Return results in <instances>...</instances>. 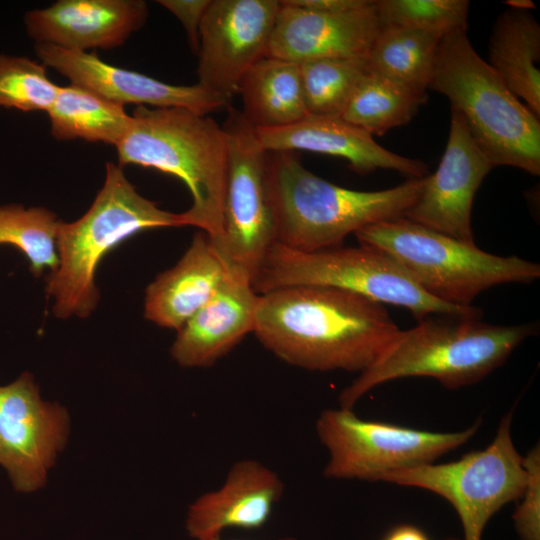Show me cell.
<instances>
[{
    "mask_svg": "<svg viewBox=\"0 0 540 540\" xmlns=\"http://www.w3.org/2000/svg\"><path fill=\"white\" fill-rule=\"evenodd\" d=\"M148 13L142 0H59L26 12L24 25L35 44L74 51L112 49L141 29Z\"/></svg>",
    "mask_w": 540,
    "mask_h": 540,
    "instance_id": "e0dca14e",
    "label": "cell"
},
{
    "mask_svg": "<svg viewBox=\"0 0 540 540\" xmlns=\"http://www.w3.org/2000/svg\"><path fill=\"white\" fill-rule=\"evenodd\" d=\"M59 87L48 78L43 63L0 54V107L48 112Z\"/></svg>",
    "mask_w": 540,
    "mask_h": 540,
    "instance_id": "f546056e",
    "label": "cell"
},
{
    "mask_svg": "<svg viewBox=\"0 0 540 540\" xmlns=\"http://www.w3.org/2000/svg\"><path fill=\"white\" fill-rule=\"evenodd\" d=\"M238 93L241 113L254 128H275L304 118L306 109L299 64L265 56L243 76Z\"/></svg>",
    "mask_w": 540,
    "mask_h": 540,
    "instance_id": "603a6c76",
    "label": "cell"
},
{
    "mask_svg": "<svg viewBox=\"0 0 540 540\" xmlns=\"http://www.w3.org/2000/svg\"><path fill=\"white\" fill-rule=\"evenodd\" d=\"M212 0H159L183 25L194 52L199 47V30Z\"/></svg>",
    "mask_w": 540,
    "mask_h": 540,
    "instance_id": "1f68e13d",
    "label": "cell"
},
{
    "mask_svg": "<svg viewBox=\"0 0 540 540\" xmlns=\"http://www.w3.org/2000/svg\"><path fill=\"white\" fill-rule=\"evenodd\" d=\"M493 168L461 115L451 110L449 136L439 165L434 173L425 176L419 199L404 217L458 240L475 243L471 224L473 201Z\"/></svg>",
    "mask_w": 540,
    "mask_h": 540,
    "instance_id": "5bb4252c",
    "label": "cell"
},
{
    "mask_svg": "<svg viewBox=\"0 0 540 540\" xmlns=\"http://www.w3.org/2000/svg\"><path fill=\"white\" fill-rule=\"evenodd\" d=\"M360 245L396 260L433 297L472 306L484 290L503 283H532L540 266L517 256H498L406 217L366 226L354 234Z\"/></svg>",
    "mask_w": 540,
    "mask_h": 540,
    "instance_id": "52a82bcc",
    "label": "cell"
},
{
    "mask_svg": "<svg viewBox=\"0 0 540 540\" xmlns=\"http://www.w3.org/2000/svg\"><path fill=\"white\" fill-rule=\"evenodd\" d=\"M60 221L44 207L0 206V244L18 248L29 260L34 276L58 265L56 238Z\"/></svg>",
    "mask_w": 540,
    "mask_h": 540,
    "instance_id": "4316f807",
    "label": "cell"
},
{
    "mask_svg": "<svg viewBox=\"0 0 540 540\" xmlns=\"http://www.w3.org/2000/svg\"><path fill=\"white\" fill-rule=\"evenodd\" d=\"M381 27L397 26L443 37L467 30V0H376Z\"/></svg>",
    "mask_w": 540,
    "mask_h": 540,
    "instance_id": "f1b7e54d",
    "label": "cell"
},
{
    "mask_svg": "<svg viewBox=\"0 0 540 540\" xmlns=\"http://www.w3.org/2000/svg\"><path fill=\"white\" fill-rule=\"evenodd\" d=\"M227 270L202 231L193 236L178 263L150 283L145 296V317L179 330L213 296Z\"/></svg>",
    "mask_w": 540,
    "mask_h": 540,
    "instance_id": "44dd1931",
    "label": "cell"
},
{
    "mask_svg": "<svg viewBox=\"0 0 540 540\" xmlns=\"http://www.w3.org/2000/svg\"><path fill=\"white\" fill-rule=\"evenodd\" d=\"M513 410L499 422L492 442L448 463H431L389 472L377 481L416 487L446 499L457 512L464 540H482L502 507L523 495L527 476L511 435Z\"/></svg>",
    "mask_w": 540,
    "mask_h": 540,
    "instance_id": "30bf717a",
    "label": "cell"
},
{
    "mask_svg": "<svg viewBox=\"0 0 540 540\" xmlns=\"http://www.w3.org/2000/svg\"><path fill=\"white\" fill-rule=\"evenodd\" d=\"M255 133L261 146L268 152L303 150L341 157L358 174L389 169L410 178L428 175L426 163L384 148L370 133L340 115L307 114L286 126L255 128Z\"/></svg>",
    "mask_w": 540,
    "mask_h": 540,
    "instance_id": "ac0fdd59",
    "label": "cell"
},
{
    "mask_svg": "<svg viewBox=\"0 0 540 540\" xmlns=\"http://www.w3.org/2000/svg\"><path fill=\"white\" fill-rule=\"evenodd\" d=\"M441 38L405 27H381L365 58L367 68L416 92L427 93Z\"/></svg>",
    "mask_w": 540,
    "mask_h": 540,
    "instance_id": "d4e9b609",
    "label": "cell"
},
{
    "mask_svg": "<svg viewBox=\"0 0 540 540\" xmlns=\"http://www.w3.org/2000/svg\"><path fill=\"white\" fill-rule=\"evenodd\" d=\"M209 540H224V539H222V537L220 536V537L212 538ZM279 540H297V539L295 537L287 536V537H282Z\"/></svg>",
    "mask_w": 540,
    "mask_h": 540,
    "instance_id": "d590c367",
    "label": "cell"
},
{
    "mask_svg": "<svg viewBox=\"0 0 540 540\" xmlns=\"http://www.w3.org/2000/svg\"><path fill=\"white\" fill-rule=\"evenodd\" d=\"M526 488L512 516L520 540H540V448L537 444L525 456Z\"/></svg>",
    "mask_w": 540,
    "mask_h": 540,
    "instance_id": "4dcf8cb0",
    "label": "cell"
},
{
    "mask_svg": "<svg viewBox=\"0 0 540 540\" xmlns=\"http://www.w3.org/2000/svg\"><path fill=\"white\" fill-rule=\"evenodd\" d=\"M381 29L375 0L357 10L323 13L280 1L265 56L302 63L366 58Z\"/></svg>",
    "mask_w": 540,
    "mask_h": 540,
    "instance_id": "2e32d148",
    "label": "cell"
},
{
    "mask_svg": "<svg viewBox=\"0 0 540 540\" xmlns=\"http://www.w3.org/2000/svg\"><path fill=\"white\" fill-rule=\"evenodd\" d=\"M382 540H430V538L417 526L401 524L390 529Z\"/></svg>",
    "mask_w": 540,
    "mask_h": 540,
    "instance_id": "836d02e7",
    "label": "cell"
},
{
    "mask_svg": "<svg viewBox=\"0 0 540 540\" xmlns=\"http://www.w3.org/2000/svg\"><path fill=\"white\" fill-rule=\"evenodd\" d=\"M279 8L278 0H212L199 30L197 84L232 99L265 57Z\"/></svg>",
    "mask_w": 540,
    "mask_h": 540,
    "instance_id": "4fadbf2b",
    "label": "cell"
},
{
    "mask_svg": "<svg viewBox=\"0 0 540 540\" xmlns=\"http://www.w3.org/2000/svg\"><path fill=\"white\" fill-rule=\"evenodd\" d=\"M47 113L55 139H82L113 146L123 138L132 119L124 105L74 83L59 87Z\"/></svg>",
    "mask_w": 540,
    "mask_h": 540,
    "instance_id": "cb8c5ba5",
    "label": "cell"
},
{
    "mask_svg": "<svg viewBox=\"0 0 540 540\" xmlns=\"http://www.w3.org/2000/svg\"><path fill=\"white\" fill-rule=\"evenodd\" d=\"M258 297L249 279L227 272L209 301L178 330L172 358L187 368L216 364L253 333Z\"/></svg>",
    "mask_w": 540,
    "mask_h": 540,
    "instance_id": "ffe728a7",
    "label": "cell"
},
{
    "mask_svg": "<svg viewBox=\"0 0 540 540\" xmlns=\"http://www.w3.org/2000/svg\"><path fill=\"white\" fill-rule=\"evenodd\" d=\"M432 316L399 330L373 363L340 392L339 406L353 409L373 388L406 377L434 378L450 390L473 385L503 365L535 333L531 324L495 325L480 318Z\"/></svg>",
    "mask_w": 540,
    "mask_h": 540,
    "instance_id": "7a4b0ae2",
    "label": "cell"
},
{
    "mask_svg": "<svg viewBox=\"0 0 540 540\" xmlns=\"http://www.w3.org/2000/svg\"><path fill=\"white\" fill-rule=\"evenodd\" d=\"M481 424L478 418L464 430L433 432L364 420L339 406L323 410L315 430L329 454L326 478L377 482L385 473L435 463L468 442Z\"/></svg>",
    "mask_w": 540,
    "mask_h": 540,
    "instance_id": "9c48e42d",
    "label": "cell"
},
{
    "mask_svg": "<svg viewBox=\"0 0 540 540\" xmlns=\"http://www.w3.org/2000/svg\"><path fill=\"white\" fill-rule=\"evenodd\" d=\"M308 114H342L357 83L367 71L365 58H322L299 63Z\"/></svg>",
    "mask_w": 540,
    "mask_h": 540,
    "instance_id": "83f0119b",
    "label": "cell"
},
{
    "mask_svg": "<svg viewBox=\"0 0 540 540\" xmlns=\"http://www.w3.org/2000/svg\"><path fill=\"white\" fill-rule=\"evenodd\" d=\"M35 52L49 66L70 80L115 103L163 108L180 107L199 114L228 108L231 99L199 84L176 85L102 61L94 53L35 44Z\"/></svg>",
    "mask_w": 540,
    "mask_h": 540,
    "instance_id": "9a60e30c",
    "label": "cell"
},
{
    "mask_svg": "<svg viewBox=\"0 0 540 540\" xmlns=\"http://www.w3.org/2000/svg\"><path fill=\"white\" fill-rule=\"evenodd\" d=\"M505 4H507L510 8L516 10L530 11L531 9L536 8L534 2H532L531 0H509L506 1Z\"/></svg>",
    "mask_w": 540,
    "mask_h": 540,
    "instance_id": "e575fe53",
    "label": "cell"
},
{
    "mask_svg": "<svg viewBox=\"0 0 540 540\" xmlns=\"http://www.w3.org/2000/svg\"><path fill=\"white\" fill-rule=\"evenodd\" d=\"M428 89L446 96L495 166L540 173V121L483 60L466 31L438 44Z\"/></svg>",
    "mask_w": 540,
    "mask_h": 540,
    "instance_id": "5b68a950",
    "label": "cell"
},
{
    "mask_svg": "<svg viewBox=\"0 0 540 540\" xmlns=\"http://www.w3.org/2000/svg\"><path fill=\"white\" fill-rule=\"evenodd\" d=\"M488 64L507 87L540 116V25L530 11L510 8L496 19Z\"/></svg>",
    "mask_w": 540,
    "mask_h": 540,
    "instance_id": "7402d4cb",
    "label": "cell"
},
{
    "mask_svg": "<svg viewBox=\"0 0 540 540\" xmlns=\"http://www.w3.org/2000/svg\"><path fill=\"white\" fill-rule=\"evenodd\" d=\"M399 330L381 303L331 287L293 286L259 295L253 333L290 365L360 373Z\"/></svg>",
    "mask_w": 540,
    "mask_h": 540,
    "instance_id": "6da1fadb",
    "label": "cell"
},
{
    "mask_svg": "<svg viewBox=\"0 0 540 540\" xmlns=\"http://www.w3.org/2000/svg\"><path fill=\"white\" fill-rule=\"evenodd\" d=\"M293 286L345 290L409 310L417 321L432 315L481 318V309L443 302L420 287L392 257L372 247H335L304 252L278 242L252 281L257 294Z\"/></svg>",
    "mask_w": 540,
    "mask_h": 540,
    "instance_id": "ba28073f",
    "label": "cell"
},
{
    "mask_svg": "<svg viewBox=\"0 0 540 540\" xmlns=\"http://www.w3.org/2000/svg\"><path fill=\"white\" fill-rule=\"evenodd\" d=\"M105 168L104 184L87 212L59 223L58 265L46 287L58 318H83L94 310L99 300L96 269L119 243L144 230L187 226L183 213L162 210L140 195L118 164L107 162Z\"/></svg>",
    "mask_w": 540,
    "mask_h": 540,
    "instance_id": "8992f818",
    "label": "cell"
},
{
    "mask_svg": "<svg viewBox=\"0 0 540 540\" xmlns=\"http://www.w3.org/2000/svg\"><path fill=\"white\" fill-rule=\"evenodd\" d=\"M427 98V93L416 92L367 68L341 117L372 136H381L408 124Z\"/></svg>",
    "mask_w": 540,
    "mask_h": 540,
    "instance_id": "484cf974",
    "label": "cell"
},
{
    "mask_svg": "<svg viewBox=\"0 0 540 540\" xmlns=\"http://www.w3.org/2000/svg\"><path fill=\"white\" fill-rule=\"evenodd\" d=\"M115 146L118 165L157 169L180 179L192 196L182 212L216 249L223 235L227 143L222 126L208 115L180 107L138 106Z\"/></svg>",
    "mask_w": 540,
    "mask_h": 540,
    "instance_id": "3957f363",
    "label": "cell"
},
{
    "mask_svg": "<svg viewBox=\"0 0 540 540\" xmlns=\"http://www.w3.org/2000/svg\"><path fill=\"white\" fill-rule=\"evenodd\" d=\"M289 4L323 13H344L366 6L370 0H286Z\"/></svg>",
    "mask_w": 540,
    "mask_h": 540,
    "instance_id": "d6a6232c",
    "label": "cell"
},
{
    "mask_svg": "<svg viewBox=\"0 0 540 540\" xmlns=\"http://www.w3.org/2000/svg\"><path fill=\"white\" fill-rule=\"evenodd\" d=\"M285 485L274 470L242 459L228 470L221 486L200 495L188 508L186 530L195 540L220 537L226 529L256 530L270 519Z\"/></svg>",
    "mask_w": 540,
    "mask_h": 540,
    "instance_id": "d6986e66",
    "label": "cell"
},
{
    "mask_svg": "<svg viewBox=\"0 0 540 540\" xmlns=\"http://www.w3.org/2000/svg\"><path fill=\"white\" fill-rule=\"evenodd\" d=\"M425 177L379 191L335 185L305 168L292 152H269V186L277 242L304 252L339 247L358 230L405 216Z\"/></svg>",
    "mask_w": 540,
    "mask_h": 540,
    "instance_id": "277c9868",
    "label": "cell"
},
{
    "mask_svg": "<svg viewBox=\"0 0 540 540\" xmlns=\"http://www.w3.org/2000/svg\"><path fill=\"white\" fill-rule=\"evenodd\" d=\"M227 143L223 235L215 249L230 274L251 282L268 250L277 242L269 186V152L240 110L227 108L221 125Z\"/></svg>",
    "mask_w": 540,
    "mask_h": 540,
    "instance_id": "8fae6325",
    "label": "cell"
},
{
    "mask_svg": "<svg viewBox=\"0 0 540 540\" xmlns=\"http://www.w3.org/2000/svg\"><path fill=\"white\" fill-rule=\"evenodd\" d=\"M68 431L66 409L43 401L30 373L0 386V464L16 490L31 492L45 484Z\"/></svg>",
    "mask_w": 540,
    "mask_h": 540,
    "instance_id": "7c38bea8",
    "label": "cell"
}]
</instances>
